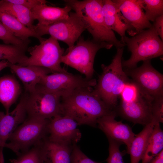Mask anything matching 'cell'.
Here are the masks:
<instances>
[{"instance_id": "836d02e7", "label": "cell", "mask_w": 163, "mask_h": 163, "mask_svg": "<svg viewBox=\"0 0 163 163\" xmlns=\"http://www.w3.org/2000/svg\"><path fill=\"white\" fill-rule=\"evenodd\" d=\"M152 26L157 35L163 40V15L157 18L153 22Z\"/></svg>"}, {"instance_id": "f1b7e54d", "label": "cell", "mask_w": 163, "mask_h": 163, "mask_svg": "<svg viewBox=\"0 0 163 163\" xmlns=\"http://www.w3.org/2000/svg\"><path fill=\"white\" fill-rule=\"evenodd\" d=\"M109 155L105 160L107 163H124L123 159L124 152L120 151V147L122 143L113 139L108 138Z\"/></svg>"}, {"instance_id": "2e32d148", "label": "cell", "mask_w": 163, "mask_h": 163, "mask_svg": "<svg viewBox=\"0 0 163 163\" xmlns=\"http://www.w3.org/2000/svg\"><path fill=\"white\" fill-rule=\"evenodd\" d=\"M132 28L134 36L143 30L151 28L152 24L147 19L137 0H112Z\"/></svg>"}, {"instance_id": "7c38bea8", "label": "cell", "mask_w": 163, "mask_h": 163, "mask_svg": "<svg viewBox=\"0 0 163 163\" xmlns=\"http://www.w3.org/2000/svg\"><path fill=\"white\" fill-rule=\"evenodd\" d=\"M78 126L71 117L57 115L49 120L47 137L51 140L72 146L77 144L82 137Z\"/></svg>"}, {"instance_id": "5b68a950", "label": "cell", "mask_w": 163, "mask_h": 163, "mask_svg": "<svg viewBox=\"0 0 163 163\" xmlns=\"http://www.w3.org/2000/svg\"><path fill=\"white\" fill-rule=\"evenodd\" d=\"M113 46L106 43L86 40L81 36L76 45L68 48L67 53L62 57L61 62L84 75L86 79H91L94 72V61L97 52L101 49H109Z\"/></svg>"}, {"instance_id": "f546056e", "label": "cell", "mask_w": 163, "mask_h": 163, "mask_svg": "<svg viewBox=\"0 0 163 163\" xmlns=\"http://www.w3.org/2000/svg\"><path fill=\"white\" fill-rule=\"evenodd\" d=\"M0 39L4 44L21 46L29 44L30 40L24 41L11 33L0 21Z\"/></svg>"}, {"instance_id": "9c48e42d", "label": "cell", "mask_w": 163, "mask_h": 163, "mask_svg": "<svg viewBox=\"0 0 163 163\" xmlns=\"http://www.w3.org/2000/svg\"><path fill=\"white\" fill-rule=\"evenodd\" d=\"M85 30V25L79 16L75 12L71 11L66 19L48 25L37 24L35 27V31L40 37L49 35L65 43L68 48L75 45Z\"/></svg>"}, {"instance_id": "4316f807", "label": "cell", "mask_w": 163, "mask_h": 163, "mask_svg": "<svg viewBox=\"0 0 163 163\" xmlns=\"http://www.w3.org/2000/svg\"><path fill=\"white\" fill-rule=\"evenodd\" d=\"M46 160L42 141L30 149L18 154L17 158L10 161L11 163H45Z\"/></svg>"}, {"instance_id": "e0dca14e", "label": "cell", "mask_w": 163, "mask_h": 163, "mask_svg": "<svg viewBox=\"0 0 163 163\" xmlns=\"http://www.w3.org/2000/svg\"><path fill=\"white\" fill-rule=\"evenodd\" d=\"M102 12L105 24L110 29L116 32L121 37L125 36L126 31L133 36L132 27L112 0H103Z\"/></svg>"}, {"instance_id": "484cf974", "label": "cell", "mask_w": 163, "mask_h": 163, "mask_svg": "<svg viewBox=\"0 0 163 163\" xmlns=\"http://www.w3.org/2000/svg\"><path fill=\"white\" fill-rule=\"evenodd\" d=\"M29 44L21 46L0 44V60H5L13 64H20L28 57L26 52Z\"/></svg>"}, {"instance_id": "277c9868", "label": "cell", "mask_w": 163, "mask_h": 163, "mask_svg": "<svg viewBox=\"0 0 163 163\" xmlns=\"http://www.w3.org/2000/svg\"><path fill=\"white\" fill-rule=\"evenodd\" d=\"M120 40L131 52L130 58L122 61L123 68L131 69L137 67L140 61L150 60L163 55V42L152 26L131 37L126 36Z\"/></svg>"}, {"instance_id": "8d00e7d4", "label": "cell", "mask_w": 163, "mask_h": 163, "mask_svg": "<svg viewBox=\"0 0 163 163\" xmlns=\"http://www.w3.org/2000/svg\"><path fill=\"white\" fill-rule=\"evenodd\" d=\"M4 155L0 154V163H4Z\"/></svg>"}, {"instance_id": "cb8c5ba5", "label": "cell", "mask_w": 163, "mask_h": 163, "mask_svg": "<svg viewBox=\"0 0 163 163\" xmlns=\"http://www.w3.org/2000/svg\"><path fill=\"white\" fill-rule=\"evenodd\" d=\"M0 11L14 16L24 25L35 31V25L33 24L35 19L31 10L7 0H0Z\"/></svg>"}, {"instance_id": "3957f363", "label": "cell", "mask_w": 163, "mask_h": 163, "mask_svg": "<svg viewBox=\"0 0 163 163\" xmlns=\"http://www.w3.org/2000/svg\"><path fill=\"white\" fill-rule=\"evenodd\" d=\"M123 49V47L117 49L110 63L101 65L102 72L94 89L104 103L114 111L120 93L126 84L130 80L122 65Z\"/></svg>"}, {"instance_id": "74e56055", "label": "cell", "mask_w": 163, "mask_h": 163, "mask_svg": "<svg viewBox=\"0 0 163 163\" xmlns=\"http://www.w3.org/2000/svg\"></svg>"}, {"instance_id": "44dd1931", "label": "cell", "mask_w": 163, "mask_h": 163, "mask_svg": "<svg viewBox=\"0 0 163 163\" xmlns=\"http://www.w3.org/2000/svg\"><path fill=\"white\" fill-rule=\"evenodd\" d=\"M157 123H160L152 119L149 123L145 125L139 133L136 135L127 152L130 155V163H139L142 160L153 127Z\"/></svg>"}, {"instance_id": "ac0fdd59", "label": "cell", "mask_w": 163, "mask_h": 163, "mask_svg": "<svg viewBox=\"0 0 163 163\" xmlns=\"http://www.w3.org/2000/svg\"><path fill=\"white\" fill-rule=\"evenodd\" d=\"M9 67L21 81L25 92L28 93L34 90L44 76L53 73L47 68L36 66H22L10 63Z\"/></svg>"}, {"instance_id": "30bf717a", "label": "cell", "mask_w": 163, "mask_h": 163, "mask_svg": "<svg viewBox=\"0 0 163 163\" xmlns=\"http://www.w3.org/2000/svg\"><path fill=\"white\" fill-rule=\"evenodd\" d=\"M140 66L124 70L141 91L152 98L163 95V76L152 65L150 60Z\"/></svg>"}, {"instance_id": "7402d4cb", "label": "cell", "mask_w": 163, "mask_h": 163, "mask_svg": "<svg viewBox=\"0 0 163 163\" xmlns=\"http://www.w3.org/2000/svg\"><path fill=\"white\" fill-rule=\"evenodd\" d=\"M46 160L45 163H70L72 146H70L48 139L43 142Z\"/></svg>"}, {"instance_id": "d4e9b609", "label": "cell", "mask_w": 163, "mask_h": 163, "mask_svg": "<svg viewBox=\"0 0 163 163\" xmlns=\"http://www.w3.org/2000/svg\"><path fill=\"white\" fill-rule=\"evenodd\" d=\"M163 148V132L160 123L154 126L148 141L141 163H149Z\"/></svg>"}, {"instance_id": "d6986e66", "label": "cell", "mask_w": 163, "mask_h": 163, "mask_svg": "<svg viewBox=\"0 0 163 163\" xmlns=\"http://www.w3.org/2000/svg\"><path fill=\"white\" fill-rule=\"evenodd\" d=\"M44 3L39 5L32 10L35 20L38 24L48 25L67 18L72 9L65 5L62 8L49 6Z\"/></svg>"}, {"instance_id": "5bb4252c", "label": "cell", "mask_w": 163, "mask_h": 163, "mask_svg": "<svg viewBox=\"0 0 163 163\" xmlns=\"http://www.w3.org/2000/svg\"><path fill=\"white\" fill-rule=\"evenodd\" d=\"M28 93L22 95L16 107L11 112L5 113L0 111V153L9 138L16 129L25 120L27 113L26 101Z\"/></svg>"}, {"instance_id": "52a82bcc", "label": "cell", "mask_w": 163, "mask_h": 163, "mask_svg": "<svg viewBox=\"0 0 163 163\" xmlns=\"http://www.w3.org/2000/svg\"><path fill=\"white\" fill-rule=\"evenodd\" d=\"M40 42L39 45L28 48L30 56L18 65L40 66L50 69L53 73L67 72L61 66L65 50L58 40L50 36L48 39L43 38Z\"/></svg>"}, {"instance_id": "8992f818", "label": "cell", "mask_w": 163, "mask_h": 163, "mask_svg": "<svg viewBox=\"0 0 163 163\" xmlns=\"http://www.w3.org/2000/svg\"><path fill=\"white\" fill-rule=\"evenodd\" d=\"M49 120L28 117L11 134L5 147L18 154L39 143L47 136Z\"/></svg>"}, {"instance_id": "e575fe53", "label": "cell", "mask_w": 163, "mask_h": 163, "mask_svg": "<svg viewBox=\"0 0 163 163\" xmlns=\"http://www.w3.org/2000/svg\"><path fill=\"white\" fill-rule=\"evenodd\" d=\"M149 163H163V150L155 157Z\"/></svg>"}, {"instance_id": "d6a6232c", "label": "cell", "mask_w": 163, "mask_h": 163, "mask_svg": "<svg viewBox=\"0 0 163 163\" xmlns=\"http://www.w3.org/2000/svg\"><path fill=\"white\" fill-rule=\"evenodd\" d=\"M12 3L18 4L24 6L30 10L36 6L43 3H47L44 0H7Z\"/></svg>"}, {"instance_id": "83f0119b", "label": "cell", "mask_w": 163, "mask_h": 163, "mask_svg": "<svg viewBox=\"0 0 163 163\" xmlns=\"http://www.w3.org/2000/svg\"><path fill=\"white\" fill-rule=\"evenodd\" d=\"M147 19L153 22L158 17L163 15V0H137Z\"/></svg>"}, {"instance_id": "4fadbf2b", "label": "cell", "mask_w": 163, "mask_h": 163, "mask_svg": "<svg viewBox=\"0 0 163 163\" xmlns=\"http://www.w3.org/2000/svg\"><path fill=\"white\" fill-rule=\"evenodd\" d=\"M153 98L142 91L136 99L126 102L120 101L118 110L124 119L135 124L143 125L152 119V102Z\"/></svg>"}, {"instance_id": "8fae6325", "label": "cell", "mask_w": 163, "mask_h": 163, "mask_svg": "<svg viewBox=\"0 0 163 163\" xmlns=\"http://www.w3.org/2000/svg\"><path fill=\"white\" fill-rule=\"evenodd\" d=\"M95 79H88L68 72L52 73L44 76L38 85L45 89L58 94L62 97L80 88L95 86Z\"/></svg>"}, {"instance_id": "ffe728a7", "label": "cell", "mask_w": 163, "mask_h": 163, "mask_svg": "<svg viewBox=\"0 0 163 163\" xmlns=\"http://www.w3.org/2000/svg\"><path fill=\"white\" fill-rule=\"evenodd\" d=\"M21 92L20 84L14 76L7 75L0 77V102L6 113L16 101Z\"/></svg>"}, {"instance_id": "d590c367", "label": "cell", "mask_w": 163, "mask_h": 163, "mask_svg": "<svg viewBox=\"0 0 163 163\" xmlns=\"http://www.w3.org/2000/svg\"><path fill=\"white\" fill-rule=\"evenodd\" d=\"M10 63L5 60L0 61V72L5 68L8 67Z\"/></svg>"}, {"instance_id": "6da1fadb", "label": "cell", "mask_w": 163, "mask_h": 163, "mask_svg": "<svg viewBox=\"0 0 163 163\" xmlns=\"http://www.w3.org/2000/svg\"><path fill=\"white\" fill-rule=\"evenodd\" d=\"M62 115L74 120L78 126H97L102 117L115 111L110 109L91 87L78 88L61 97Z\"/></svg>"}, {"instance_id": "4dcf8cb0", "label": "cell", "mask_w": 163, "mask_h": 163, "mask_svg": "<svg viewBox=\"0 0 163 163\" xmlns=\"http://www.w3.org/2000/svg\"><path fill=\"white\" fill-rule=\"evenodd\" d=\"M89 158L81 150L77 144L72 146L70 157V163H101Z\"/></svg>"}, {"instance_id": "9a60e30c", "label": "cell", "mask_w": 163, "mask_h": 163, "mask_svg": "<svg viewBox=\"0 0 163 163\" xmlns=\"http://www.w3.org/2000/svg\"><path fill=\"white\" fill-rule=\"evenodd\" d=\"M116 113L105 115L98 120L97 126L110 138L125 144L128 152L136 135L128 124L115 119Z\"/></svg>"}, {"instance_id": "603a6c76", "label": "cell", "mask_w": 163, "mask_h": 163, "mask_svg": "<svg viewBox=\"0 0 163 163\" xmlns=\"http://www.w3.org/2000/svg\"><path fill=\"white\" fill-rule=\"evenodd\" d=\"M0 21L14 36L24 41L30 40L29 38L31 37L38 39L39 41L43 38L14 16L0 11Z\"/></svg>"}, {"instance_id": "ba28073f", "label": "cell", "mask_w": 163, "mask_h": 163, "mask_svg": "<svg viewBox=\"0 0 163 163\" xmlns=\"http://www.w3.org/2000/svg\"><path fill=\"white\" fill-rule=\"evenodd\" d=\"M26 109L28 117L50 120L62 115L61 97L37 85L34 90L28 93Z\"/></svg>"}, {"instance_id": "1f68e13d", "label": "cell", "mask_w": 163, "mask_h": 163, "mask_svg": "<svg viewBox=\"0 0 163 163\" xmlns=\"http://www.w3.org/2000/svg\"><path fill=\"white\" fill-rule=\"evenodd\" d=\"M152 119L163 122V95L153 98L152 102Z\"/></svg>"}, {"instance_id": "7a4b0ae2", "label": "cell", "mask_w": 163, "mask_h": 163, "mask_svg": "<svg viewBox=\"0 0 163 163\" xmlns=\"http://www.w3.org/2000/svg\"><path fill=\"white\" fill-rule=\"evenodd\" d=\"M64 2L65 5L70 7L79 16L94 41L109 43L117 49L125 46L105 24L102 12L103 0H65Z\"/></svg>"}]
</instances>
